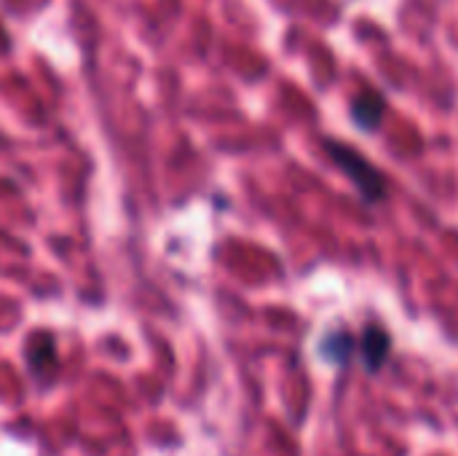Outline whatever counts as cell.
Segmentation results:
<instances>
[{
  "instance_id": "6da1fadb",
  "label": "cell",
  "mask_w": 458,
  "mask_h": 456,
  "mask_svg": "<svg viewBox=\"0 0 458 456\" xmlns=\"http://www.w3.org/2000/svg\"><path fill=\"white\" fill-rule=\"evenodd\" d=\"M325 151H327L330 161L349 177V183L357 188V194L365 204L376 207V204L386 202L389 183H386L384 172L373 161L365 159L362 151H357L354 145L341 142V140H325Z\"/></svg>"
},
{
  "instance_id": "7a4b0ae2",
  "label": "cell",
  "mask_w": 458,
  "mask_h": 456,
  "mask_svg": "<svg viewBox=\"0 0 458 456\" xmlns=\"http://www.w3.org/2000/svg\"><path fill=\"white\" fill-rule=\"evenodd\" d=\"M357 352L362 357V366L365 371L373 376V374H381V368L386 366L389 355H392V336L384 325L378 323H370L365 325L362 336L357 339Z\"/></svg>"
},
{
  "instance_id": "3957f363",
  "label": "cell",
  "mask_w": 458,
  "mask_h": 456,
  "mask_svg": "<svg viewBox=\"0 0 458 456\" xmlns=\"http://www.w3.org/2000/svg\"><path fill=\"white\" fill-rule=\"evenodd\" d=\"M352 124L365 132V134H373L381 129L384 118H386V97L378 91V89H362L354 99H352Z\"/></svg>"
},
{
  "instance_id": "277c9868",
  "label": "cell",
  "mask_w": 458,
  "mask_h": 456,
  "mask_svg": "<svg viewBox=\"0 0 458 456\" xmlns=\"http://www.w3.org/2000/svg\"><path fill=\"white\" fill-rule=\"evenodd\" d=\"M357 352V336L346 328H338V331H330L322 341H319V357L333 366V368H344L352 363Z\"/></svg>"
},
{
  "instance_id": "5b68a950",
  "label": "cell",
  "mask_w": 458,
  "mask_h": 456,
  "mask_svg": "<svg viewBox=\"0 0 458 456\" xmlns=\"http://www.w3.org/2000/svg\"><path fill=\"white\" fill-rule=\"evenodd\" d=\"M30 366L38 376H48L56 368V347L51 336H38L30 347Z\"/></svg>"
}]
</instances>
